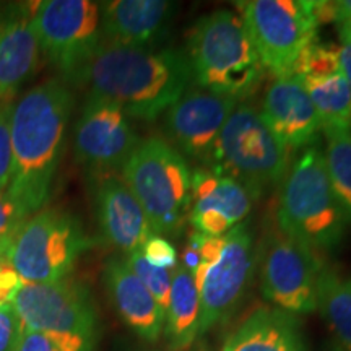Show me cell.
<instances>
[{"mask_svg":"<svg viewBox=\"0 0 351 351\" xmlns=\"http://www.w3.org/2000/svg\"><path fill=\"white\" fill-rule=\"evenodd\" d=\"M104 282L117 313L127 326L147 341L160 339L165 328V311L138 276L127 267L125 261H109L104 269Z\"/></svg>","mask_w":351,"mask_h":351,"instance_id":"obj_19","label":"cell"},{"mask_svg":"<svg viewBox=\"0 0 351 351\" xmlns=\"http://www.w3.org/2000/svg\"><path fill=\"white\" fill-rule=\"evenodd\" d=\"M12 304L21 324L43 333L59 351H93L96 311L90 293L80 283H21Z\"/></svg>","mask_w":351,"mask_h":351,"instance_id":"obj_8","label":"cell"},{"mask_svg":"<svg viewBox=\"0 0 351 351\" xmlns=\"http://www.w3.org/2000/svg\"><path fill=\"white\" fill-rule=\"evenodd\" d=\"M29 218L26 210L8 194L0 191V258L8 262V249L15 239L16 232Z\"/></svg>","mask_w":351,"mask_h":351,"instance_id":"obj_27","label":"cell"},{"mask_svg":"<svg viewBox=\"0 0 351 351\" xmlns=\"http://www.w3.org/2000/svg\"><path fill=\"white\" fill-rule=\"evenodd\" d=\"M322 261L307 245L282 231L267 241L261 265L262 293L276 309L298 315L317 309V282Z\"/></svg>","mask_w":351,"mask_h":351,"instance_id":"obj_12","label":"cell"},{"mask_svg":"<svg viewBox=\"0 0 351 351\" xmlns=\"http://www.w3.org/2000/svg\"><path fill=\"white\" fill-rule=\"evenodd\" d=\"M339 62L340 72L343 73V77L351 88V38H340Z\"/></svg>","mask_w":351,"mask_h":351,"instance_id":"obj_32","label":"cell"},{"mask_svg":"<svg viewBox=\"0 0 351 351\" xmlns=\"http://www.w3.org/2000/svg\"><path fill=\"white\" fill-rule=\"evenodd\" d=\"M238 7L263 69L276 78L291 75L301 52L317 41L313 2L249 0Z\"/></svg>","mask_w":351,"mask_h":351,"instance_id":"obj_10","label":"cell"},{"mask_svg":"<svg viewBox=\"0 0 351 351\" xmlns=\"http://www.w3.org/2000/svg\"><path fill=\"white\" fill-rule=\"evenodd\" d=\"M5 263H8V262H5V261H2V258H0V267H2V265H5Z\"/></svg>","mask_w":351,"mask_h":351,"instance_id":"obj_33","label":"cell"},{"mask_svg":"<svg viewBox=\"0 0 351 351\" xmlns=\"http://www.w3.org/2000/svg\"><path fill=\"white\" fill-rule=\"evenodd\" d=\"M289 152L276 140L251 104H238L223 125L208 169L228 176L261 197L282 182L289 168Z\"/></svg>","mask_w":351,"mask_h":351,"instance_id":"obj_7","label":"cell"},{"mask_svg":"<svg viewBox=\"0 0 351 351\" xmlns=\"http://www.w3.org/2000/svg\"><path fill=\"white\" fill-rule=\"evenodd\" d=\"M72 108L69 88L57 80L32 88L12 108L13 171L7 191L28 215L49 199Z\"/></svg>","mask_w":351,"mask_h":351,"instance_id":"obj_2","label":"cell"},{"mask_svg":"<svg viewBox=\"0 0 351 351\" xmlns=\"http://www.w3.org/2000/svg\"><path fill=\"white\" fill-rule=\"evenodd\" d=\"M101 5V36L127 47H152L160 41L178 7L166 0H114Z\"/></svg>","mask_w":351,"mask_h":351,"instance_id":"obj_17","label":"cell"},{"mask_svg":"<svg viewBox=\"0 0 351 351\" xmlns=\"http://www.w3.org/2000/svg\"><path fill=\"white\" fill-rule=\"evenodd\" d=\"M39 47L75 80L101 46L99 5L90 0H46L33 8Z\"/></svg>","mask_w":351,"mask_h":351,"instance_id":"obj_11","label":"cell"},{"mask_svg":"<svg viewBox=\"0 0 351 351\" xmlns=\"http://www.w3.org/2000/svg\"><path fill=\"white\" fill-rule=\"evenodd\" d=\"M200 326V298L194 276L184 265L173 270L165 333L171 351H184L194 343Z\"/></svg>","mask_w":351,"mask_h":351,"instance_id":"obj_22","label":"cell"},{"mask_svg":"<svg viewBox=\"0 0 351 351\" xmlns=\"http://www.w3.org/2000/svg\"><path fill=\"white\" fill-rule=\"evenodd\" d=\"M121 179L142 205L152 231L173 236L182 230L191 208L192 169L169 142L140 140L121 169Z\"/></svg>","mask_w":351,"mask_h":351,"instance_id":"obj_5","label":"cell"},{"mask_svg":"<svg viewBox=\"0 0 351 351\" xmlns=\"http://www.w3.org/2000/svg\"><path fill=\"white\" fill-rule=\"evenodd\" d=\"M324 125L351 129V88L343 73L307 75L300 78Z\"/></svg>","mask_w":351,"mask_h":351,"instance_id":"obj_24","label":"cell"},{"mask_svg":"<svg viewBox=\"0 0 351 351\" xmlns=\"http://www.w3.org/2000/svg\"><path fill=\"white\" fill-rule=\"evenodd\" d=\"M96 215L104 238L127 256L138 252L153 232L142 205L112 174H104L96 187Z\"/></svg>","mask_w":351,"mask_h":351,"instance_id":"obj_18","label":"cell"},{"mask_svg":"<svg viewBox=\"0 0 351 351\" xmlns=\"http://www.w3.org/2000/svg\"><path fill=\"white\" fill-rule=\"evenodd\" d=\"M77 82L93 98L117 104L129 117L153 121L191 88L189 57L178 49L101 44Z\"/></svg>","mask_w":351,"mask_h":351,"instance_id":"obj_1","label":"cell"},{"mask_svg":"<svg viewBox=\"0 0 351 351\" xmlns=\"http://www.w3.org/2000/svg\"><path fill=\"white\" fill-rule=\"evenodd\" d=\"M189 247L199 256L191 274L199 289L202 335L225 322L247 291L256 267L254 234L244 223L219 238L194 232Z\"/></svg>","mask_w":351,"mask_h":351,"instance_id":"obj_6","label":"cell"},{"mask_svg":"<svg viewBox=\"0 0 351 351\" xmlns=\"http://www.w3.org/2000/svg\"><path fill=\"white\" fill-rule=\"evenodd\" d=\"M16 351H59V348L49 339H46L43 333L34 332L23 326Z\"/></svg>","mask_w":351,"mask_h":351,"instance_id":"obj_31","label":"cell"},{"mask_svg":"<svg viewBox=\"0 0 351 351\" xmlns=\"http://www.w3.org/2000/svg\"><path fill=\"white\" fill-rule=\"evenodd\" d=\"M239 101L208 91H187L166 111L165 129L169 142L184 158L212 160L223 125Z\"/></svg>","mask_w":351,"mask_h":351,"instance_id":"obj_14","label":"cell"},{"mask_svg":"<svg viewBox=\"0 0 351 351\" xmlns=\"http://www.w3.org/2000/svg\"><path fill=\"white\" fill-rule=\"evenodd\" d=\"M261 116L288 152L315 143L322 122L298 77H280L267 88Z\"/></svg>","mask_w":351,"mask_h":351,"instance_id":"obj_16","label":"cell"},{"mask_svg":"<svg viewBox=\"0 0 351 351\" xmlns=\"http://www.w3.org/2000/svg\"><path fill=\"white\" fill-rule=\"evenodd\" d=\"M223 351H307L296 315L262 307L226 340Z\"/></svg>","mask_w":351,"mask_h":351,"instance_id":"obj_20","label":"cell"},{"mask_svg":"<svg viewBox=\"0 0 351 351\" xmlns=\"http://www.w3.org/2000/svg\"><path fill=\"white\" fill-rule=\"evenodd\" d=\"M187 57L202 90L236 101L252 95L265 73L243 19L226 8L199 19L189 34Z\"/></svg>","mask_w":351,"mask_h":351,"instance_id":"obj_3","label":"cell"},{"mask_svg":"<svg viewBox=\"0 0 351 351\" xmlns=\"http://www.w3.org/2000/svg\"><path fill=\"white\" fill-rule=\"evenodd\" d=\"M317 309L341 351H351V276L324 267L317 282Z\"/></svg>","mask_w":351,"mask_h":351,"instance_id":"obj_23","label":"cell"},{"mask_svg":"<svg viewBox=\"0 0 351 351\" xmlns=\"http://www.w3.org/2000/svg\"><path fill=\"white\" fill-rule=\"evenodd\" d=\"M276 218L283 234L317 254L335 251L343 243L348 219L333 194L319 145L307 147L288 168Z\"/></svg>","mask_w":351,"mask_h":351,"instance_id":"obj_4","label":"cell"},{"mask_svg":"<svg viewBox=\"0 0 351 351\" xmlns=\"http://www.w3.org/2000/svg\"><path fill=\"white\" fill-rule=\"evenodd\" d=\"M21 319L12 302L0 306V351H16L21 337Z\"/></svg>","mask_w":351,"mask_h":351,"instance_id":"obj_30","label":"cell"},{"mask_svg":"<svg viewBox=\"0 0 351 351\" xmlns=\"http://www.w3.org/2000/svg\"><path fill=\"white\" fill-rule=\"evenodd\" d=\"M127 267L138 276V280L147 287L152 296L155 298L161 309H168L169 295H171V283H173V270L156 269L145 261L142 252H134L125 258Z\"/></svg>","mask_w":351,"mask_h":351,"instance_id":"obj_26","label":"cell"},{"mask_svg":"<svg viewBox=\"0 0 351 351\" xmlns=\"http://www.w3.org/2000/svg\"><path fill=\"white\" fill-rule=\"evenodd\" d=\"M326 137V166L333 194L351 225V129L324 125Z\"/></svg>","mask_w":351,"mask_h":351,"instance_id":"obj_25","label":"cell"},{"mask_svg":"<svg viewBox=\"0 0 351 351\" xmlns=\"http://www.w3.org/2000/svg\"><path fill=\"white\" fill-rule=\"evenodd\" d=\"M140 252H142L145 261L156 269L174 270L178 267V251H176L173 243L166 239L165 236L152 232L143 243Z\"/></svg>","mask_w":351,"mask_h":351,"instance_id":"obj_28","label":"cell"},{"mask_svg":"<svg viewBox=\"0 0 351 351\" xmlns=\"http://www.w3.org/2000/svg\"><path fill=\"white\" fill-rule=\"evenodd\" d=\"M90 245L80 223L60 210L33 213L8 249V263L21 283H54L65 278Z\"/></svg>","mask_w":351,"mask_h":351,"instance_id":"obj_9","label":"cell"},{"mask_svg":"<svg viewBox=\"0 0 351 351\" xmlns=\"http://www.w3.org/2000/svg\"><path fill=\"white\" fill-rule=\"evenodd\" d=\"M33 8L0 21V96H10L33 75L39 60Z\"/></svg>","mask_w":351,"mask_h":351,"instance_id":"obj_21","label":"cell"},{"mask_svg":"<svg viewBox=\"0 0 351 351\" xmlns=\"http://www.w3.org/2000/svg\"><path fill=\"white\" fill-rule=\"evenodd\" d=\"M10 116L12 108L0 104V191H7L10 186L13 171Z\"/></svg>","mask_w":351,"mask_h":351,"instance_id":"obj_29","label":"cell"},{"mask_svg":"<svg viewBox=\"0 0 351 351\" xmlns=\"http://www.w3.org/2000/svg\"><path fill=\"white\" fill-rule=\"evenodd\" d=\"M256 197L234 179L208 168L192 171L187 221L200 234L219 238L243 225Z\"/></svg>","mask_w":351,"mask_h":351,"instance_id":"obj_15","label":"cell"},{"mask_svg":"<svg viewBox=\"0 0 351 351\" xmlns=\"http://www.w3.org/2000/svg\"><path fill=\"white\" fill-rule=\"evenodd\" d=\"M129 116L108 99L88 96L75 130V155L95 173L122 169L138 145Z\"/></svg>","mask_w":351,"mask_h":351,"instance_id":"obj_13","label":"cell"}]
</instances>
